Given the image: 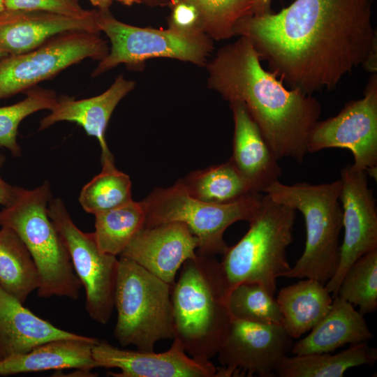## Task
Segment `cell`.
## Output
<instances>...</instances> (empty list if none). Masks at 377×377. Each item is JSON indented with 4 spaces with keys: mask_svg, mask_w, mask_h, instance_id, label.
Wrapping results in <instances>:
<instances>
[{
    "mask_svg": "<svg viewBox=\"0 0 377 377\" xmlns=\"http://www.w3.org/2000/svg\"><path fill=\"white\" fill-rule=\"evenodd\" d=\"M364 70L371 73L377 71V43L371 47L369 54L362 64Z\"/></svg>",
    "mask_w": 377,
    "mask_h": 377,
    "instance_id": "cell-36",
    "label": "cell"
},
{
    "mask_svg": "<svg viewBox=\"0 0 377 377\" xmlns=\"http://www.w3.org/2000/svg\"><path fill=\"white\" fill-rule=\"evenodd\" d=\"M57 96L51 89L31 88L26 91V98L8 106L0 107V147L8 149L15 157L22 155L17 140L18 127L29 115L43 110H50Z\"/></svg>",
    "mask_w": 377,
    "mask_h": 377,
    "instance_id": "cell-32",
    "label": "cell"
},
{
    "mask_svg": "<svg viewBox=\"0 0 377 377\" xmlns=\"http://www.w3.org/2000/svg\"><path fill=\"white\" fill-rule=\"evenodd\" d=\"M94 216L93 234L98 246L103 253L117 256L144 227L146 210L142 201L131 200Z\"/></svg>",
    "mask_w": 377,
    "mask_h": 377,
    "instance_id": "cell-27",
    "label": "cell"
},
{
    "mask_svg": "<svg viewBox=\"0 0 377 377\" xmlns=\"http://www.w3.org/2000/svg\"><path fill=\"white\" fill-rule=\"evenodd\" d=\"M336 295L357 305L364 315L377 309V249L360 256L349 267Z\"/></svg>",
    "mask_w": 377,
    "mask_h": 377,
    "instance_id": "cell-31",
    "label": "cell"
},
{
    "mask_svg": "<svg viewBox=\"0 0 377 377\" xmlns=\"http://www.w3.org/2000/svg\"><path fill=\"white\" fill-rule=\"evenodd\" d=\"M252 193L237 201L213 204L190 195L177 182L155 188L142 201L146 210L144 227L180 222L198 239L196 253L203 256L223 254L228 246L226 230L239 221L250 222L258 213L263 195Z\"/></svg>",
    "mask_w": 377,
    "mask_h": 377,
    "instance_id": "cell-8",
    "label": "cell"
},
{
    "mask_svg": "<svg viewBox=\"0 0 377 377\" xmlns=\"http://www.w3.org/2000/svg\"><path fill=\"white\" fill-rule=\"evenodd\" d=\"M170 4L172 11L168 29L186 35L205 34L200 14L193 5L184 1H173Z\"/></svg>",
    "mask_w": 377,
    "mask_h": 377,
    "instance_id": "cell-34",
    "label": "cell"
},
{
    "mask_svg": "<svg viewBox=\"0 0 377 377\" xmlns=\"http://www.w3.org/2000/svg\"><path fill=\"white\" fill-rule=\"evenodd\" d=\"M5 9L4 0H0V12Z\"/></svg>",
    "mask_w": 377,
    "mask_h": 377,
    "instance_id": "cell-41",
    "label": "cell"
},
{
    "mask_svg": "<svg viewBox=\"0 0 377 377\" xmlns=\"http://www.w3.org/2000/svg\"><path fill=\"white\" fill-rule=\"evenodd\" d=\"M40 277L27 246L12 229H0V286L22 304L37 290Z\"/></svg>",
    "mask_w": 377,
    "mask_h": 377,
    "instance_id": "cell-26",
    "label": "cell"
},
{
    "mask_svg": "<svg viewBox=\"0 0 377 377\" xmlns=\"http://www.w3.org/2000/svg\"><path fill=\"white\" fill-rule=\"evenodd\" d=\"M131 200V179L115 166L102 168L101 172L82 187L79 195L83 209L94 215Z\"/></svg>",
    "mask_w": 377,
    "mask_h": 377,
    "instance_id": "cell-28",
    "label": "cell"
},
{
    "mask_svg": "<svg viewBox=\"0 0 377 377\" xmlns=\"http://www.w3.org/2000/svg\"><path fill=\"white\" fill-rule=\"evenodd\" d=\"M363 316L352 304L334 296L329 311L307 336L293 343L292 353H332L348 343L367 342L374 335Z\"/></svg>",
    "mask_w": 377,
    "mask_h": 377,
    "instance_id": "cell-21",
    "label": "cell"
},
{
    "mask_svg": "<svg viewBox=\"0 0 377 377\" xmlns=\"http://www.w3.org/2000/svg\"><path fill=\"white\" fill-rule=\"evenodd\" d=\"M339 201L343 239L337 269L325 286L335 296L349 267L362 255L377 249V207L365 170L347 164L341 170Z\"/></svg>",
    "mask_w": 377,
    "mask_h": 377,
    "instance_id": "cell-13",
    "label": "cell"
},
{
    "mask_svg": "<svg viewBox=\"0 0 377 377\" xmlns=\"http://www.w3.org/2000/svg\"><path fill=\"white\" fill-rule=\"evenodd\" d=\"M7 56L1 49H0V59Z\"/></svg>",
    "mask_w": 377,
    "mask_h": 377,
    "instance_id": "cell-42",
    "label": "cell"
},
{
    "mask_svg": "<svg viewBox=\"0 0 377 377\" xmlns=\"http://www.w3.org/2000/svg\"><path fill=\"white\" fill-rule=\"evenodd\" d=\"M198 239L183 223L143 227L120 256L126 257L171 286L178 270L197 256Z\"/></svg>",
    "mask_w": 377,
    "mask_h": 377,
    "instance_id": "cell-16",
    "label": "cell"
},
{
    "mask_svg": "<svg viewBox=\"0 0 377 377\" xmlns=\"http://www.w3.org/2000/svg\"><path fill=\"white\" fill-rule=\"evenodd\" d=\"M5 156L0 152V170L5 162ZM14 195V186L3 180L0 175V205L3 207L10 203Z\"/></svg>",
    "mask_w": 377,
    "mask_h": 377,
    "instance_id": "cell-35",
    "label": "cell"
},
{
    "mask_svg": "<svg viewBox=\"0 0 377 377\" xmlns=\"http://www.w3.org/2000/svg\"><path fill=\"white\" fill-rule=\"evenodd\" d=\"M330 294L325 284L312 279L282 288L276 300L286 333L297 339L312 330L329 311Z\"/></svg>",
    "mask_w": 377,
    "mask_h": 377,
    "instance_id": "cell-23",
    "label": "cell"
},
{
    "mask_svg": "<svg viewBox=\"0 0 377 377\" xmlns=\"http://www.w3.org/2000/svg\"><path fill=\"white\" fill-rule=\"evenodd\" d=\"M177 183L192 197L213 204L230 203L257 193L231 158L223 164L194 171Z\"/></svg>",
    "mask_w": 377,
    "mask_h": 377,
    "instance_id": "cell-25",
    "label": "cell"
},
{
    "mask_svg": "<svg viewBox=\"0 0 377 377\" xmlns=\"http://www.w3.org/2000/svg\"><path fill=\"white\" fill-rule=\"evenodd\" d=\"M47 212L85 290L87 313L94 321L107 324L114 307L119 259L99 249L93 232H84L77 228L61 198L50 200Z\"/></svg>",
    "mask_w": 377,
    "mask_h": 377,
    "instance_id": "cell-10",
    "label": "cell"
},
{
    "mask_svg": "<svg viewBox=\"0 0 377 377\" xmlns=\"http://www.w3.org/2000/svg\"><path fill=\"white\" fill-rule=\"evenodd\" d=\"M135 82L119 75L110 87L100 95L77 100L61 95L57 97L50 113L40 121L43 131L60 121L74 122L81 126L87 134L96 138L101 149L102 168L113 167L114 159L105 140V131L116 106L135 87Z\"/></svg>",
    "mask_w": 377,
    "mask_h": 377,
    "instance_id": "cell-18",
    "label": "cell"
},
{
    "mask_svg": "<svg viewBox=\"0 0 377 377\" xmlns=\"http://www.w3.org/2000/svg\"><path fill=\"white\" fill-rule=\"evenodd\" d=\"M260 61L251 42L239 36L207 61L208 87L246 106L277 161L291 158L302 163L308 135L320 116V103L312 94L287 89Z\"/></svg>",
    "mask_w": 377,
    "mask_h": 377,
    "instance_id": "cell-2",
    "label": "cell"
},
{
    "mask_svg": "<svg viewBox=\"0 0 377 377\" xmlns=\"http://www.w3.org/2000/svg\"><path fill=\"white\" fill-rule=\"evenodd\" d=\"M142 1H145L149 3H164V0H142Z\"/></svg>",
    "mask_w": 377,
    "mask_h": 377,
    "instance_id": "cell-40",
    "label": "cell"
},
{
    "mask_svg": "<svg viewBox=\"0 0 377 377\" xmlns=\"http://www.w3.org/2000/svg\"><path fill=\"white\" fill-rule=\"evenodd\" d=\"M98 341L86 336L45 342L25 353L0 360V376L65 369L91 370L96 367L92 348Z\"/></svg>",
    "mask_w": 377,
    "mask_h": 377,
    "instance_id": "cell-22",
    "label": "cell"
},
{
    "mask_svg": "<svg viewBox=\"0 0 377 377\" xmlns=\"http://www.w3.org/2000/svg\"><path fill=\"white\" fill-rule=\"evenodd\" d=\"M184 1L198 11L205 34L215 40L235 36L237 23L252 15L253 0H164V3Z\"/></svg>",
    "mask_w": 377,
    "mask_h": 377,
    "instance_id": "cell-30",
    "label": "cell"
},
{
    "mask_svg": "<svg viewBox=\"0 0 377 377\" xmlns=\"http://www.w3.org/2000/svg\"><path fill=\"white\" fill-rule=\"evenodd\" d=\"M117 1L127 6H131L135 3H139L142 1V0H117Z\"/></svg>",
    "mask_w": 377,
    "mask_h": 377,
    "instance_id": "cell-39",
    "label": "cell"
},
{
    "mask_svg": "<svg viewBox=\"0 0 377 377\" xmlns=\"http://www.w3.org/2000/svg\"><path fill=\"white\" fill-rule=\"evenodd\" d=\"M180 269L171 289L173 339L189 356L210 360L217 355L232 319L220 262L214 256L197 253Z\"/></svg>",
    "mask_w": 377,
    "mask_h": 377,
    "instance_id": "cell-3",
    "label": "cell"
},
{
    "mask_svg": "<svg viewBox=\"0 0 377 377\" xmlns=\"http://www.w3.org/2000/svg\"><path fill=\"white\" fill-rule=\"evenodd\" d=\"M377 360L376 348L367 342L351 344L337 353H315L284 356L279 362L275 376L279 377H342L349 369L372 365Z\"/></svg>",
    "mask_w": 377,
    "mask_h": 377,
    "instance_id": "cell-24",
    "label": "cell"
},
{
    "mask_svg": "<svg viewBox=\"0 0 377 377\" xmlns=\"http://www.w3.org/2000/svg\"><path fill=\"white\" fill-rule=\"evenodd\" d=\"M0 360H1V357H0Z\"/></svg>",
    "mask_w": 377,
    "mask_h": 377,
    "instance_id": "cell-43",
    "label": "cell"
},
{
    "mask_svg": "<svg viewBox=\"0 0 377 377\" xmlns=\"http://www.w3.org/2000/svg\"><path fill=\"white\" fill-rule=\"evenodd\" d=\"M272 0H253L252 15H261L272 12Z\"/></svg>",
    "mask_w": 377,
    "mask_h": 377,
    "instance_id": "cell-37",
    "label": "cell"
},
{
    "mask_svg": "<svg viewBox=\"0 0 377 377\" xmlns=\"http://www.w3.org/2000/svg\"><path fill=\"white\" fill-rule=\"evenodd\" d=\"M328 148L350 150L357 169L377 166L376 73L371 75L363 98L348 102L337 115L313 126L306 142L308 153Z\"/></svg>",
    "mask_w": 377,
    "mask_h": 377,
    "instance_id": "cell-12",
    "label": "cell"
},
{
    "mask_svg": "<svg viewBox=\"0 0 377 377\" xmlns=\"http://www.w3.org/2000/svg\"><path fill=\"white\" fill-rule=\"evenodd\" d=\"M374 0H295L278 13L241 20L246 37L269 71L291 89L331 90L362 66L377 43Z\"/></svg>",
    "mask_w": 377,
    "mask_h": 377,
    "instance_id": "cell-1",
    "label": "cell"
},
{
    "mask_svg": "<svg viewBox=\"0 0 377 377\" xmlns=\"http://www.w3.org/2000/svg\"><path fill=\"white\" fill-rule=\"evenodd\" d=\"M86 336L58 328L35 315L0 286V357L25 353L36 346L61 339Z\"/></svg>",
    "mask_w": 377,
    "mask_h": 377,
    "instance_id": "cell-20",
    "label": "cell"
},
{
    "mask_svg": "<svg viewBox=\"0 0 377 377\" xmlns=\"http://www.w3.org/2000/svg\"><path fill=\"white\" fill-rule=\"evenodd\" d=\"M295 210L263 195L249 228L223 254L220 266L228 293L243 283H257L274 296L276 279L290 268L287 248L293 241Z\"/></svg>",
    "mask_w": 377,
    "mask_h": 377,
    "instance_id": "cell-6",
    "label": "cell"
},
{
    "mask_svg": "<svg viewBox=\"0 0 377 377\" xmlns=\"http://www.w3.org/2000/svg\"><path fill=\"white\" fill-rule=\"evenodd\" d=\"M292 339L281 325L232 318L218 359L237 376H274L279 361L291 351Z\"/></svg>",
    "mask_w": 377,
    "mask_h": 377,
    "instance_id": "cell-14",
    "label": "cell"
},
{
    "mask_svg": "<svg viewBox=\"0 0 377 377\" xmlns=\"http://www.w3.org/2000/svg\"><path fill=\"white\" fill-rule=\"evenodd\" d=\"M52 198L48 181L32 189L14 186L12 201L0 210V226L15 231L29 250L39 274V297L77 300L82 286L63 239L48 215Z\"/></svg>",
    "mask_w": 377,
    "mask_h": 377,
    "instance_id": "cell-4",
    "label": "cell"
},
{
    "mask_svg": "<svg viewBox=\"0 0 377 377\" xmlns=\"http://www.w3.org/2000/svg\"><path fill=\"white\" fill-rule=\"evenodd\" d=\"M109 52L98 33L59 34L31 51L0 59V99L10 97L50 79L85 59H102Z\"/></svg>",
    "mask_w": 377,
    "mask_h": 377,
    "instance_id": "cell-11",
    "label": "cell"
},
{
    "mask_svg": "<svg viewBox=\"0 0 377 377\" xmlns=\"http://www.w3.org/2000/svg\"><path fill=\"white\" fill-rule=\"evenodd\" d=\"M96 23L110 39L108 53L91 73L98 76L119 64L138 68L154 58H169L205 66L214 50L213 40L205 34L186 35L170 29L138 27L114 18L109 10H98Z\"/></svg>",
    "mask_w": 377,
    "mask_h": 377,
    "instance_id": "cell-9",
    "label": "cell"
},
{
    "mask_svg": "<svg viewBox=\"0 0 377 377\" xmlns=\"http://www.w3.org/2000/svg\"><path fill=\"white\" fill-rule=\"evenodd\" d=\"M4 6L7 10L45 11L77 18L91 16L96 10L83 8L78 0H4Z\"/></svg>",
    "mask_w": 377,
    "mask_h": 377,
    "instance_id": "cell-33",
    "label": "cell"
},
{
    "mask_svg": "<svg viewBox=\"0 0 377 377\" xmlns=\"http://www.w3.org/2000/svg\"><path fill=\"white\" fill-rule=\"evenodd\" d=\"M92 357L96 367L119 369V373H107L114 377H217V368L210 360L188 356L175 339L162 353L123 350L98 341Z\"/></svg>",
    "mask_w": 377,
    "mask_h": 377,
    "instance_id": "cell-15",
    "label": "cell"
},
{
    "mask_svg": "<svg viewBox=\"0 0 377 377\" xmlns=\"http://www.w3.org/2000/svg\"><path fill=\"white\" fill-rule=\"evenodd\" d=\"M340 179L331 183L283 184L279 180L263 193L299 211L306 226L305 248L300 258L282 276L312 279L323 284L336 272L340 257L342 209Z\"/></svg>",
    "mask_w": 377,
    "mask_h": 377,
    "instance_id": "cell-5",
    "label": "cell"
},
{
    "mask_svg": "<svg viewBox=\"0 0 377 377\" xmlns=\"http://www.w3.org/2000/svg\"><path fill=\"white\" fill-rule=\"evenodd\" d=\"M226 305L232 318L282 325L283 317L274 296L257 283H243L230 290Z\"/></svg>",
    "mask_w": 377,
    "mask_h": 377,
    "instance_id": "cell-29",
    "label": "cell"
},
{
    "mask_svg": "<svg viewBox=\"0 0 377 377\" xmlns=\"http://www.w3.org/2000/svg\"><path fill=\"white\" fill-rule=\"evenodd\" d=\"M235 129L230 158L253 191L263 193L279 180L282 170L258 126L241 102L230 103Z\"/></svg>",
    "mask_w": 377,
    "mask_h": 377,
    "instance_id": "cell-19",
    "label": "cell"
},
{
    "mask_svg": "<svg viewBox=\"0 0 377 377\" xmlns=\"http://www.w3.org/2000/svg\"><path fill=\"white\" fill-rule=\"evenodd\" d=\"M96 13L77 18L57 13L4 9L0 12V49L6 55L34 50L53 37L71 31L100 33Z\"/></svg>",
    "mask_w": 377,
    "mask_h": 377,
    "instance_id": "cell-17",
    "label": "cell"
},
{
    "mask_svg": "<svg viewBox=\"0 0 377 377\" xmlns=\"http://www.w3.org/2000/svg\"><path fill=\"white\" fill-rule=\"evenodd\" d=\"M90 3L101 10H108L112 0H89Z\"/></svg>",
    "mask_w": 377,
    "mask_h": 377,
    "instance_id": "cell-38",
    "label": "cell"
},
{
    "mask_svg": "<svg viewBox=\"0 0 377 377\" xmlns=\"http://www.w3.org/2000/svg\"><path fill=\"white\" fill-rule=\"evenodd\" d=\"M171 289L134 261L120 256L114 293L117 320L113 332L119 344L152 351L159 341L173 339Z\"/></svg>",
    "mask_w": 377,
    "mask_h": 377,
    "instance_id": "cell-7",
    "label": "cell"
}]
</instances>
